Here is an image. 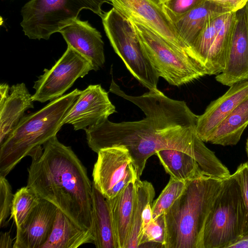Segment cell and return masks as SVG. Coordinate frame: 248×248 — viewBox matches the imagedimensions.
<instances>
[{"label":"cell","mask_w":248,"mask_h":248,"mask_svg":"<svg viewBox=\"0 0 248 248\" xmlns=\"http://www.w3.org/2000/svg\"><path fill=\"white\" fill-rule=\"evenodd\" d=\"M93 70L91 62L72 47L67 48L62 56L50 69L35 81L32 95L33 101L45 103L63 95L79 78H83Z\"/></svg>","instance_id":"obj_9"},{"label":"cell","mask_w":248,"mask_h":248,"mask_svg":"<svg viewBox=\"0 0 248 248\" xmlns=\"http://www.w3.org/2000/svg\"><path fill=\"white\" fill-rule=\"evenodd\" d=\"M204 0H169L165 2L166 9L173 22Z\"/></svg>","instance_id":"obj_30"},{"label":"cell","mask_w":248,"mask_h":248,"mask_svg":"<svg viewBox=\"0 0 248 248\" xmlns=\"http://www.w3.org/2000/svg\"><path fill=\"white\" fill-rule=\"evenodd\" d=\"M236 22L223 70L216 75L221 84L231 86L248 80V2L236 12Z\"/></svg>","instance_id":"obj_13"},{"label":"cell","mask_w":248,"mask_h":248,"mask_svg":"<svg viewBox=\"0 0 248 248\" xmlns=\"http://www.w3.org/2000/svg\"><path fill=\"white\" fill-rule=\"evenodd\" d=\"M40 198L30 187L26 186L18 189L14 195L10 218H13L16 228L26 220Z\"/></svg>","instance_id":"obj_26"},{"label":"cell","mask_w":248,"mask_h":248,"mask_svg":"<svg viewBox=\"0 0 248 248\" xmlns=\"http://www.w3.org/2000/svg\"><path fill=\"white\" fill-rule=\"evenodd\" d=\"M33 102L24 83L10 87L7 97L0 102V145L13 131L25 112L34 108Z\"/></svg>","instance_id":"obj_18"},{"label":"cell","mask_w":248,"mask_h":248,"mask_svg":"<svg viewBox=\"0 0 248 248\" xmlns=\"http://www.w3.org/2000/svg\"><path fill=\"white\" fill-rule=\"evenodd\" d=\"M116 112L108 93L100 84L90 85L82 91L67 113L62 125L71 124L75 130L98 125Z\"/></svg>","instance_id":"obj_12"},{"label":"cell","mask_w":248,"mask_h":248,"mask_svg":"<svg viewBox=\"0 0 248 248\" xmlns=\"http://www.w3.org/2000/svg\"><path fill=\"white\" fill-rule=\"evenodd\" d=\"M248 125V97L217 127L207 142L223 146L236 145Z\"/></svg>","instance_id":"obj_23"},{"label":"cell","mask_w":248,"mask_h":248,"mask_svg":"<svg viewBox=\"0 0 248 248\" xmlns=\"http://www.w3.org/2000/svg\"><path fill=\"white\" fill-rule=\"evenodd\" d=\"M94 241L91 230L80 227L58 208L51 233L41 248H77Z\"/></svg>","instance_id":"obj_21"},{"label":"cell","mask_w":248,"mask_h":248,"mask_svg":"<svg viewBox=\"0 0 248 248\" xmlns=\"http://www.w3.org/2000/svg\"><path fill=\"white\" fill-rule=\"evenodd\" d=\"M110 4L124 17L143 25L171 45L189 50L161 0H109Z\"/></svg>","instance_id":"obj_11"},{"label":"cell","mask_w":248,"mask_h":248,"mask_svg":"<svg viewBox=\"0 0 248 248\" xmlns=\"http://www.w3.org/2000/svg\"><path fill=\"white\" fill-rule=\"evenodd\" d=\"M227 248H248V236L239 239Z\"/></svg>","instance_id":"obj_35"},{"label":"cell","mask_w":248,"mask_h":248,"mask_svg":"<svg viewBox=\"0 0 248 248\" xmlns=\"http://www.w3.org/2000/svg\"><path fill=\"white\" fill-rule=\"evenodd\" d=\"M169 0H161V1L163 2L164 3H165V2H166L167 1H168Z\"/></svg>","instance_id":"obj_37"},{"label":"cell","mask_w":248,"mask_h":248,"mask_svg":"<svg viewBox=\"0 0 248 248\" xmlns=\"http://www.w3.org/2000/svg\"><path fill=\"white\" fill-rule=\"evenodd\" d=\"M153 202H148L145 205L142 214V229L143 230L153 219L152 214V204Z\"/></svg>","instance_id":"obj_33"},{"label":"cell","mask_w":248,"mask_h":248,"mask_svg":"<svg viewBox=\"0 0 248 248\" xmlns=\"http://www.w3.org/2000/svg\"><path fill=\"white\" fill-rule=\"evenodd\" d=\"M246 152L247 153V155H248V139L247 140V142H246Z\"/></svg>","instance_id":"obj_36"},{"label":"cell","mask_w":248,"mask_h":248,"mask_svg":"<svg viewBox=\"0 0 248 248\" xmlns=\"http://www.w3.org/2000/svg\"><path fill=\"white\" fill-rule=\"evenodd\" d=\"M221 96L212 101L204 113L197 115L196 131L204 142L218 124L248 97V80L235 83Z\"/></svg>","instance_id":"obj_15"},{"label":"cell","mask_w":248,"mask_h":248,"mask_svg":"<svg viewBox=\"0 0 248 248\" xmlns=\"http://www.w3.org/2000/svg\"><path fill=\"white\" fill-rule=\"evenodd\" d=\"M229 8L232 12H236L244 7L248 0H210Z\"/></svg>","instance_id":"obj_32"},{"label":"cell","mask_w":248,"mask_h":248,"mask_svg":"<svg viewBox=\"0 0 248 248\" xmlns=\"http://www.w3.org/2000/svg\"><path fill=\"white\" fill-rule=\"evenodd\" d=\"M141 47L159 77L180 86L206 75L186 52L171 45L149 29L129 20Z\"/></svg>","instance_id":"obj_7"},{"label":"cell","mask_w":248,"mask_h":248,"mask_svg":"<svg viewBox=\"0 0 248 248\" xmlns=\"http://www.w3.org/2000/svg\"><path fill=\"white\" fill-rule=\"evenodd\" d=\"M14 195L12 187L6 177L0 176V226L5 225L10 216Z\"/></svg>","instance_id":"obj_29"},{"label":"cell","mask_w":248,"mask_h":248,"mask_svg":"<svg viewBox=\"0 0 248 248\" xmlns=\"http://www.w3.org/2000/svg\"><path fill=\"white\" fill-rule=\"evenodd\" d=\"M109 91L138 106L145 117L132 122L113 123L107 119L85 131L89 147L94 152L113 146L128 150L139 179L148 159L160 150L174 149L186 153L210 174L220 161L197 135V115L184 101L171 99L158 89L140 96L126 94L112 80Z\"/></svg>","instance_id":"obj_1"},{"label":"cell","mask_w":248,"mask_h":248,"mask_svg":"<svg viewBox=\"0 0 248 248\" xmlns=\"http://www.w3.org/2000/svg\"><path fill=\"white\" fill-rule=\"evenodd\" d=\"M236 22V12H228L216 17V35L206 63V75H217L224 69Z\"/></svg>","instance_id":"obj_17"},{"label":"cell","mask_w":248,"mask_h":248,"mask_svg":"<svg viewBox=\"0 0 248 248\" xmlns=\"http://www.w3.org/2000/svg\"><path fill=\"white\" fill-rule=\"evenodd\" d=\"M156 155L166 172L173 179L186 181L206 175L195 159L186 153L174 149H164L158 151Z\"/></svg>","instance_id":"obj_24"},{"label":"cell","mask_w":248,"mask_h":248,"mask_svg":"<svg viewBox=\"0 0 248 248\" xmlns=\"http://www.w3.org/2000/svg\"><path fill=\"white\" fill-rule=\"evenodd\" d=\"M231 11L226 7L214 1L204 0L173 20L181 39L188 49L190 56V46L207 21L213 17Z\"/></svg>","instance_id":"obj_19"},{"label":"cell","mask_w":248,"mask_h":248,"mask_svg":"<svg viewBox=\"0 0 248 248\" xmlns=\"http://www.w3.org/2000/svg\"><path fill=\"white\" fill-rule=\"evenodd\" d=\"M43 147L41 154L32 158L27 186L80 227L91 230L93 183L86 168L57 135Z\"/></svg>","instance_id":"obj_2"},{"label":"cell","mask_w":248,"mask_h":248,"mask_svg":"<svg viewBox=\"0 0 248 248\" xmlns=\"http://www.w3.org/2000/svg\"><path fill=\"white\" fill-rule=\"evenodd\" d=\"M224 179L202 175L186 181L180 197L164 213L165 248H202L205 223Z\"/></svg>","instance_id":"obj_3"},{"label":"cell","mask_w":248,"mask_h":248,"mask_svg":"<svg viewBox=\"0 0 248 248\" xmlns=\"http://www.w3.org/2000/svg\"><path fill=\"white\" fill-rule=\"evenodd\" d=\"M57 209L40 199L25 222L16 228L13 248H41L51 233Z\"/></svg>","instance_id":"obj_14"},{"label":"cell","mask_w":248,"mask_h":248,"mask_svg":"<svg viewBox=\"0 0 248 248\" xmlns=\"http://www.w3.org/2000/svg\"><path fill=\"white\" fill-rule=\"evenodd\" d=\"M100 17L112 47L128 71L149 91L157 89L159 77L145 55L130 20L113 7Z\"/></svg>","instance_id":"obj_8"},{"label":"cell","mask_w":248,"mask_h":248,"mask_svg":"<svg viewBox=\"0 0 248 248\" xmlns=\"http://www.w3.org/2000/svg\"><path fill=\"white\" fill-rule=\"evenodd\" d=\"M97 154L93 185L107 199L113 198L128 184L139 179L130 153L124 146L102 149Z\"/></svg>","instance_id":"obj_10"},{"label":"cell","mask_w":248,"mask_h":248,"mask_svg":"<svg viewBox=\"0 0 248 248\" xmlns=\"http://www.w3.org/2000/svg\"><path fill=\"white\" fill-rule=\"evenodd\" d=\"M91 230L97 248H118L107 199L93 185Z\"/></svg>","instance_id":"obj_22"},{"label":"cell","mask_w":248,"mask_h":248,"mask_svg":"<svg viewBox=\"0 0 248 248\" xmlns=\"http://www.w3.org/2000/svg\"><path fill=\"white\" fill-rule=\"evenodd\" d=\"M81 92L76 88L39 110L24 115L0 145V176L6 177L25 157L33 158L42 152V145L57 135Z\"/></svg>","instance_id":"obj_4"},{"label":"cell","mask_w":248,"mask_h":248,"mask_svg":"<svg viewBox=\"0 0 248 248\" xmlns=\"http://www.w3.org/2000/svg\"><path fill=\"white\" fill-rule=\"evenodd\" d=\"M105 3L110 4L109 0H31L22 8L20 25L29 38L48 40L78 19L83 9L101 16Z\"/></svg>","instance_id":"obj_6"},{"label":"cell","mask_w":248,"mask_h":248,"mask_svg":"<svg viewBox=\"0 0 248 248\" xmlns=\"http://www.w3.org/2000/svg\"><path fill=\"white\" fill-rule=\"evenodd\" d=\"M118 248H126L132 226L135 202V182H131L117 196L107 199Z\"/></svg>","instance_id":"obj_20"},{"label":"cell","mask_w":248,"mask_h":248,"mask_svg":"<svg viewBox=\"0 0 248 248\" xmlns=\"http://www.w3.org/2000/svg\"><path fill=\"white\" fill-rule=\"evenodd\" d=\"M135 202L131 231L126 248H138L142 236V214L146 204L153 202L155 190L153 185L147 181L137 179L135 182Z\"/></svg>","instance_id":"obj_25"},{"label":"cell","mask_w":248,"mask_h":248,"mask_svg":"<svg viewBox=\"0 0 248 248\" xmlns=\"http://www.w3.org/2000/svg\"><path fill=\"white\" fill-rule=\"evenodd\" d=\"M165 238V222L164 215L162 214L153 219L143 230L140 246L150 242L159 244L164 248Z\"/></svg>","instance_id":"obj_28"},{"label":"cell","mask_w":248,"mask_h":248,"mask_svg":"<svg viewBox=\"0 0 248 248\" xmlns=\"http://www.w3.org/2000/svg\"><path fill=\"white\" fill-rule=\"evenodd\" d=\"M248 236V219L239 183L233 174L224 179L206 218L202 248H227Z\"/></svg>","instance_id":"obj_5"},{"label":"cell","mask_w":248,"mask_h":248,"mask_svg":"<svg viewBox=\"0 0 248 248\" xmlns=\"http://www.w3.org/2000/svg\"><path fill=\"white\" fill-rule=\"evenodd\" d=\"M67 46L76 50L92 64L94 71L105 62L104 42L100 32L88 21L77 19L59 31Z\"/></svg>","instance_id":"obj_16"},{"label":"cell","mask_w":248,"mask_h":248,"mask_svg":"<svg viewBox=\"0 0 248 248\" xmlns=\"http://www.w3.org/2000/svg\"><path fill=\"white\" fill-rule=\"evenodd\" d=\"M9 232L0 233V248H13L14 244Z\"/></svg>","instance_id":"obj_34"},{"label":"cell","mask_w":248,"mask_h":248,"mask_svg":"<svg viewBox=\"0 0 248 248\" xmlns=\"http://www.w3.org/2000/svg\"><path fill=\"white\" fill-rule=\"evenodd\" d=\"M233 174L240 185L248 219V161L241 164Z\"/></svg>","instance_id":"obj_31"},{"label":"cell","mask_w":248,"mask_h":248,"mask_svg":"<svg viewBox=\"0 0 248 248\" xmlns=\"http://www.w3.org/2000/svg\"><path fill=\"white\" fill-rule=\"evenodd\" d=\"M186 181L170 177L165 187L158 198L153 202V218L155 219L164 213L174 203L183 193Z\"/></svg>","instance_id":"obj_27"}]
</instances>
